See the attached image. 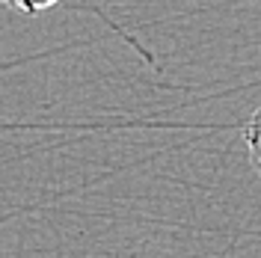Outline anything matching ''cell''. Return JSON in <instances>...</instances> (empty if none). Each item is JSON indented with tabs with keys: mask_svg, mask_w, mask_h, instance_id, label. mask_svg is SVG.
I'll return each mask as SVG.
<instances>
[{
	"mask_svg": "<svg viewBox=\"0 0 261 258\" xmlns=\"http://www.w3.org/2000/svg\"><path fill=\"white\" fill-rule=\"evenodd\" d=\"M244 140H246V148H249V158L255 163V169L261 172V107L249 116V122L244 128Z\"/></svg>",
	"mask_w": 261,
	"mask_h": 258,
	"instance_id": "1",
	"label": "cell"
}]
</instances>
